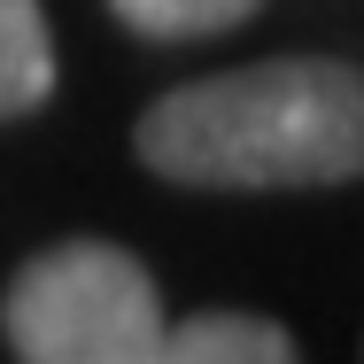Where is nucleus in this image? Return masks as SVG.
I'll list each match as a JSON object with an SVG mask.
<instances>
[{
    "label": "nucleus",
    "instance_id": "nucleus-1",
    "mask_svg": "<svg viewBox=\"0 0 364 364\" xmlns=\"http://www.w3.org/2000/svg\"><path fill=\"white\" fill-rule=\"evenodd\" d=\"M178 186H333L364 163V77L326 55H279L163 93L132 132Z\"/></svg>",
    "mask_w": 364,
    "mask_h": 364
},
{
    "label": "nucleus",
    "instance_id": "nucleus-2",
    "mask_svg": "<svg viewBox=\"0 0 364 364\" xmlns=\"http://www.w3.org/2000/svg\"><path fill=\"white\" fill-rule=\"evenodd\" d=\"M8 349L23 364H155L163 294L117 240H55L0 294Z\"/></svg>",
    "mask_w": 364,
    "mask_h": 364
},
{
    "label": "nucleus",
    "instance_id": "nucleus-3",
    "mask_svg": "<svg viewBox=\"0 0 364 364\" xmlns=\"http://www.w3.org/2000/svg\"><path fill=\"white\" fill-rule=\"evenodd\" d=\"M155 364H302V357H294V341L272 326V318H248V310H202V318L163 326Z\"/></svg>",
    "mask_w": 364,
    "mask_h": 364
},
{
    "label": "nucleus",
    "instance_id": "nucleus-4",
    "mask_svg": "<svg viewBox=\"0 0 364 364\" xmlns=\"http://www.w3.org/2000/svg\"><path fill=\"white\" fill-rule=\"evenodd\" d=\"M55 93V39L39 0H0V117H23Z\"/></svg>",
    "mask_w": 364,
    "mask_h": 364
},
{
    "label": "nucleus",
    "instance_id": "nucleus-5",
    "mask_svg": "<svg viewBox=\"0 0 364 364\" xmlns=\"http://www.w3.org/2000/svg\"><path fill=\"white\" fill-rule=\"evenodd\" d=\"M132 31L147 39H202V31H232V23H248L264 0H109Z\"/></svg>",
    "mask_w": 364,
    "mask_h": 364
}]
</instances>
